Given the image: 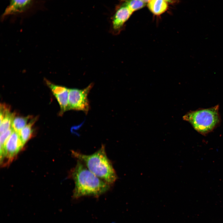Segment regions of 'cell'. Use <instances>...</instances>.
<instances>
[{"label": "cell", "instance_id": "6da1fadb", "mask_svg": "<svg viewBox=\"0 0 223 223\" xmlns=\"http://www.w3.org/2000/svg\"><path fill=\"white\" fill-rule=\"evenodd\" d=\"M75 183L73 196L78 198L85 196L98 197L109 190L110 185L92 172L81 161L71 172Z\"/></svg>", "mask_w": 223, "mask_h": 223}, {"label": "cell", "instance_id": "7a4b0ae2", "mask_svg": "<svg viewBox=\"0 0 223 223\" xmlns=\"http://www.w3.org/2000/svg\"><path fill=\"white\" fill-rule=\"evenodd\" d=\"M72 154L91 172L110 185L113 184L117 179V176L107 155L103 145L92 154H84L75 151H72Z\"/></svg>", "mask_w": 223, "mask_h": 223}, {"label": "cell", "instance_id": "3957f363", "mask_svg": "<svg viewBox=\"0 0 223 223\" xmlns=\"http://www.w3.org/2000/svg\"><path fill=\"white\" fill-rule=\"evenodd\" d=\"M219 106L198 110L188 113L183 119L189 122L194 128L203 135L212 131L219 123Z\"/></svg>", "mask_w": 223, "mask_h": 223}, {"label": "cell", "instance_id": "277c9868", "mask_svg": "<svg viewBox=\"0 0 223 223\" xmlns=\"http://www.w3.org/2000/svg\"><path fill=\"white\" fill-rule=\"evenodd\" d=\"M93 85V84L91 83L83 89H69V110L82 111L87 114L90 107L88 96Z\"/></svg>", "mask_w": 223, "mask_h": 223}, {"label": "cell", "instance_id": "5b68a950", "mask_svg": "<svg viewBox=\"0 0 223 223\" xmlns=\"http://www.w3.org/2000/svg\"><path fill=\"white\" fill-rule=\"evenodd\" d=\"M24 146L19 133L13 130L5 143L3 154L0 158L1 164L4 166L10 164Z\"/></svg>", "mask_w": 223, "mask_h": 223}, {"label": "cell", "instance_id": "8992f818", "mask_svg": "<svg viewBox=\"0 0 223 223\" xmlns=\"http://www.w3.org/2000/svg\"><path fill=\"white\" fill-rule=\"evenodd\" d=\"M133 12L121 1L116 7L112 17V28L115 34L119 33Z\"/></svg>", "mask_w": 223, "mask_h": 223}, {"label": "cell", "instance_id": "52a82bcc", "mask_svg": "<svg viewBox=\"0 0 223 223\" xmlns=\"http://www.w3.org/2000/svg\"><path fill=\"white\" fill-rule=\"evenodd\" d=\"M45 81L47 86L51 90L59 105L60 108L59 114L62 115L65 112L69 110V89L65 87L55 85L46 79H45Z\"/></svg>", "mask_w": 223, "mask_h": 223}, {"label": "cell", "instance_id": "ba28073f", "mask_svg": "<svg viewBox=\"0 0 223 223\" xmlns=\"http://www.w3.org/2000/svg\"><path fill=\"white\" fill-rule=\"evenodd\" d=\"M32 0H10V3L6 9L2 17L12 14L22 12L29 7Z\"/></svg>", "mask_w": 223, "mask_h": 223}, {"label": "cell", "instance_id": "9c48e42d", "mask_svg": "<svg viewBox=\"0 0 223 223\" xmlns=\"http://www.w3.org/2000/svg\"><path fill=\"white\" fill-rule=\"evenodd\" d=\"M15 115V114L10 112L8 108L0 112V134L6 131L11 127Z\"/></svg>", "mask_w": 223, "mask_h": 223}, {"label": "cell", "instance_id": "30bf717a", "mask_svg": "<svg viewBox=\"0 0 223 223\" xmlns=\"http://www.w3.org/2000/svg\"><path fill=\"white\" fill-rule=\"evenodd\" d=\"M168 2L167 0H151L147 3V7L154 15H159L167 10Z\"/></svg>", "mask_w": 223, "mask_h": 223}, {"label": "cell", "instance_id": "8fae6325", "mask_svg": "<svg viewBox=\"0 0 223 223\" xmlns=\"http://www.w3.org/2000/svg\"><path fill=\"white\" fill-rule=\"evenodd\" d=\"M35 121V119L32 120L19 132L24 145L32 136V127Z\"/></svg>", "mask_w": 223, "mask_h": 223}, {"label": "cell", "instance_id": "7c38bea8", "mask_svg": "<svg viewBox=\"0 0 223 223\" xmlns=\"http://www.w3.org/2000/svg\"><path fill=\"white\" fill-rule=\"evenodd\" d=\"M30 116L15 117L13 120L11 128L13 130L19 132L27 124V122Z\"/></svg>", "mask_w": 223, "mask_h": 223}, {"label": "cell", "instance_id": "4fadbf2b", "mask_svg": "<svg viewBox=\"0 0 223 223\" xmlns=\"http://www.w3.org/2000/svg\"><path fill=\"white\" fill-rule=\"evenodd\" d=\"M133 12L144 7L146 3L141 0H121Z\"/></svg>", "mask_w": 223, "mask_h": 223}, {"label": "cell", "instance_id": "5bb4252c", "mask_svg": "<svg viewBox=\"0 0 223 223\" xmlns=\"http://www.w3.org/2000/svg\"><path fill=\"white\" fill-rule=\"evenodd\" d=\"M13 129L11 127L6 131L0 134V158L3 155L4 145L7 141L11 135Z\"/></svg>", "mask_w": 223, "mask_h": 223}, {"label": "cell", "instance_id": "9a60e30c", "mask_svg": "<svg viewBox=\"0 0 223 223\" xmlns=\"http://www.w3.org/2000/svg\"><path fill=\"white\" fill-rule=\"evenodd\" d=\"M145 3H148L151 0H141ZM168 2H171L173 1V0H167Z\"/></svg>", "mask_w": 223, "mask_h": 223}]
</instances>
